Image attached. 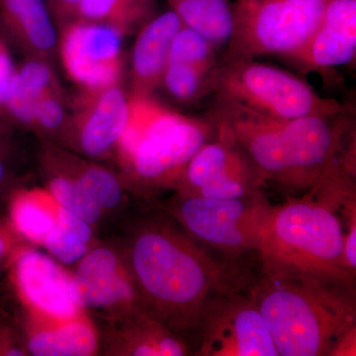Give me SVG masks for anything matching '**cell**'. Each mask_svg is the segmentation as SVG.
<instances>
[{
  "mask_svg": "<svg viewBox=\"0 0 356 356\" xmlns=\"http://www.w3.org/2000/svg\"><path fill=\"white\" fill-rule=\"evenodd\" d=\"M123 252L146 310L186 339L232 276L165 210L140 205L109 238Z\"/></svg>",
  "mask_w": 356,
  "mask_h": 356,
  "instance_id": "obj_1",
  "label": "cell"
},
{
  "mask_svg": "<svg viewBox=\"0 0 356 356\" xmlns=\"http://www.w3.org/2000/svg\"><path fill=\"white\" fill-rule=\"evenodd\" d=\"M243 285L266 321L280 355H332L355 330L353 286L264 266L257 280Z\"/></svg>",
  "mask_w": 356,
  "mask_h": 356,
  "instance_id": "obj_2",
  "label": "cell"
},
{
  "mask_svg": "<svg viewBox=\"0 0 356 356\" xmlns=\"http://www.w3.org/2000/svg\"><path fill=\"white\" fill-rule=\"evenodd\" d=\"M212 119L202 120L166 109L153 96L130 93V115L116 151L115 168L140 204H154L177 191L189 161L210 140Z\"/></svg>",
  "mask_w": 356,
  "mask_h": 356,
  "instance_id": "obj_3",
  "label": "cell"
},
{
  "mask_svg": "<svg viewBox=\"0 0 356 356\" xmlns=\"http://www.w3.org/2000/svg\"><path fill=\"white\" fill-rule=\"evenodd\" d=\"M344 231L331 204L306 196L269 205L255 252L261 266L353 286L355 273L343 257Z\"/></svg>",
  "mask_w": 356,
  "mask_h": 356,
  "instance_id": "obj_4",
  "label": "cell"
},
{
  "mask_svg": "<svg viewBox=\"0 0 356 356\" xmlns=\"http://www.w3.org/2000/svg\"><path fill=\"white\" fill-rule=\"evenodd\" d=\"M210 88L216 97L276 120L337 114L346 106L318 95L291 72L255 60L218 63Z\"/></svg>",
  "mask_w": 356,
  "mask_h": 356,
  "instance_id": "obj_5",
  "label": "cell"
},
{
  "mask_svg": "<svg viewBox=\"0 0 356 356\" xmlns=\"http://www.w3.org/2000/svg\"><path fill=\"white\" fill-rule=\"evenodd\" d=\"M330 0H236L234 29L220 62L286 58L303 48Z\"/></svg>",
  "mask_w": 356,
  "mask_h": 356,
  "instance_id": "obj_6",
  "label": "cell"
},
{
  "mask_svg": "<svg viewBox=\"0 0 356 356\" xmlns=\"http://www.w3.org/2000/svg\"><path fill=\"white\" fill-rule=\"evenodd\" d=\"M172 194L154 205L170 214L194 241L231 257L255 252L259 228L269 207L261 193L229 199Z\"/></svg>",
  "mask_w": 356,
  "mask_h": 356,
  "instance_id": "obj_7",
  "label": "cell"
},
{
  "mask_svg": "<svg viewBox=\"0 0 356 356\" xmlns=\"http://www.w3.org/2000/svg\"><path fill=\"white\" fill-rule=\"evenodd\" d=\"M197 332L200 355H280L261 312L238 278H232L210 299Z\"/></svg>",
  "mask_w": 356,
  "mask_h": 356,
  "instance_id": "obj_8",
  "label": "cell"
},
{
  "mask_svg": "<svg viewBox=\"0 0 356 356\" xmlns=\"http://www.w3.org/2000/svg\"><path fill=\"white\" fill-rule=\"evenodd\" d=\"M70 268L79 306L95 322L146 310L125 257L111 238L98 241Z\"/></svg>",
  "mask_w": 356,
  "mask_h": 356,
  "instance_id": "obj_9",
  "label": "cell"
},
{
  "mask_svg": "<svg viewBox=\"0 0 356 356\" xmlns=\"http://www.w3.org/2000/svg\"><path fill=\"white\" fill-rule=\"evenodd\" d=\"M129 115L130 93L121 83L99 89L81 88L55 144L83 158L106 163L113 161Z\"/></svg>",
  "mask_w": 356,
  "mask_h": 356,
  "instance_id": "obj_10",
  "label": "cell"
},
{
  "mask_svg": "<svg viewBox=\"0 0 356 356\" xmlns=\"http://www.w3.org/2000/svg\"><path fill=\"white\" fill-rule=\"evenodd\" d=\"M4 273L8 293L21 309L56 318L72 317L83 312L70 267L41 248L21 245L7 262Z\"/></svg>",
  "mask_w": 356,
  "mask_h": 356,
  "instance_id": "obj_11",
  "label": "cell"
},
{
  "mask_svg": "<svg viewBox=\"0 0 356 356\" xmlns=\"http://www.w3.org/2000/svg\"><path fill=\"white\" fill-rule=\"evenodd\" d=\"M214 122L216 140H208L194 154L177 193L199 197L243 198L259 193L266 184L226 126Z\"/></svg>",
  "mask_w": 356,
  "mask_h": 356,
  "instance_id": "obj_12",
  "label": "cell"
},
{
  "mask_svg": "<svg viewBox=\"0 0 356 356\" xmlns=\"http://www.w3.org/2000/svg\"><path fill=\"white\" fill-rule=\"evenodd\" d=\"M58 53L67 76L81 89L121 83L123 35L111 26L76 19L60 28Z\"/></svg>",
  "mask_w": 356,
  "mask_h": 356,
  "instance_id": "obj_13",
  "label": "cell"
},
{
  "mask_svg": "<svg viewBox=\"0 0 356 356\" xmlns=\"http://www.w3.org/2000/svg\"><path fill=\"white\" fill-rule=\"evenodd\" d=\"M356 0H330L317 30L303 48L285 58L302 74H327L355 62Z\"/></svg>",
  "mask_w": 356,
  "mask_h": 356,
  "instance_id": "obj_14",
  "label": "cell"
},
{
  "mask_svg": "<svg viewBox=\"0 0 356 356\" xmlns=\"http://www.w3.org/2000/svg\"><path fill=\"white\" fill-rule=\"evenodd\" d=\"M99 334L98 356L188 355L189 344L146 310L95 322Z\"/></svg>",
  "mask_w": 356,
  "mask_h": 356,
  "instance_id": "obj_15",
  "label": "cell"
},
{
  "mask_svg": "<svg viewBox=\"0 0 356 356\" xmlns=\"http://www.w3.org/2000/svg\"><path fill=\"white\" fill-rule=\"evenodd\" d=\"M15 307L28 356L98 355L97 327L84 312L56 318Z\"/></svg>",
  "mask_w": 356,
  "mask_h": 356,
  "instance_id": "obj_16",
  "label": "cell"
},
{
  "mask_svg": "<svg viewBox=\"0 0 356 356\" xmlns=\"http://www.w3.org/2000/svg\"><path fill=\"white\" fill-rule=\"evenodd\" d=\"M35 156L42 186L62 207L88 222L100 240L109 238L114 229L113 222L86 193L72 172L67 149L51 140H40Z\"/></svg>",
  "mask_w": 356,
  "mask_h": 356,
  "instance_id": "obj_17",
  "label": "cell"
},
{
  "mask_svg": "<svg viewBox=\"0 0 356 356\" xmlns=\"http://www.w3.org/2000/svg\"><path fill=\"white\" fill-rule=\"evenodd\" d=\"M0 28L26 58L50 62L58 53V27L44 0H0Z\"/></svg>",
  "mask_w": 356,
  "mask_h": 356,
  "instance_id": "obj_18",
  "label": "cell"
},
{
  "mask_svg": "<svg viewBox=\"0 0 356 356\" xmlns=\"http://www.w3.org/2000/svg\"><path fill=\"white\" fill-rule=\"evenodd\" d=\"M182 25L168 10L140 26L131 56V95L149 97L161 86L173 39Z\"/></svg>",
  "mask_w": 356,
  "mask_h": 356,
  "instance_id": "obj_19",
  "label": "cell"
},
{
  "mask_svg": "<svg viewBox=\"0 0 356 356\" xmlns=\"http://www.w3.org/2000/svg\"><path fill=\"white\" fill-rule=\"evenodd\" d=\"M60 209V204L44 186L29 184L11 192L3 211L14 232L24 242L42 248L57 226Z\"/></svg>",
  "mask_w": 356,
  "mask_h": 356,
  "instance_id": "obj_20",
  "label": "cell"
},
{
  "mask_svg": "<svg viewBox=\"0 0 356 356\" xmlns=\"http://www.w3.org/2000/svg\"><path fill=\"white\" fill-rule=\"evenodd\" d=\"M182 24L202 35L218 49L228 44L234 29L228 0H166Z\"/></svg>",
  "mask_w": 356,
  "mask_h": 356,
  "instance_id": "obj_21",
  "label": "cell"
},
{
  "mask_svg": "<svg viewBox=\"0 0 356 356\" xmlns=\"http://www.w3.org/2000/svg\"><path fill=\"white\" fill-rule=\"evenodd\" d=\"M99 240L88 222L60 206L57 226L42 248L63 266L72 267Z\"/></svg>",
  "mask_w": 356,
  "mask_h": 356,
  "instance_id": "obj_22",
  "label": "cell"
},
{
  "mask_svg": "<svg viewBox=\"0 0 356 356\" xmlns=\"http://www.w3.org/2000/svg\"><path fill=\"white\" fill-rule=\"evenodd\" d=\"M154 0H81L79 19L111 26L123 36L153 17Z\"/></svg>",
  "mask_w": 356,
  "mask_h": 356,
  "instance_id": "obj_23",
  "label": "cell"
},
{
  "mask_svg": "<svg viewBox=\"0 0 356 356\" xmlns=\"http://www.w3.org/2000/svg\"><path fill=\"white\" fill-rule=\"evenodd\" d=\"M211 72L189 65L168 63L161 86L177 102L191 104L212 93Z\"/></svg>",
  "mask_w": 356,
  "mask_h": 356,
  "instance_id": "obj_24",
  "label": "cell"
},
{
  "mask_svg": "<svg viewBox=\"0 0 356 356\" xmlns=\"http://www.w3.org/2000/svg\"><path fill=\"white\" fill-rule=\"evenodd\" d=\"M218 48L202 35L182 25L173 39L168 63H179L212 72L218 65Z\"/></svg>",
  "mask_w": 356,
  "mask_h": 356,
  "instance_id": "obj_25",
  "label": "cell"
},
{
  "mask_svg": "<svg viewBox=\"0 0 356 356\" xmlns=\"http://www.w3.org/2000/svg\"><path fill=\"white\" fill-rule=\"evenodd\" d=\"M34 184L26 168V159L11 131L0 127V204L11 192L24 185Z\"/></svg>",
  "mask_w": 356,
  "mask_h": 356,
  "instance_id": "obj_26",
  "label": "cell"
},
{
  "mask_svg": "<svg viewBox=\"0 0 356 356\" xmlns=\"http://www.w3.org/2000/svg\"><path fill=\"white\" fill-rule=\"evenodd\" d=\"M10 299V308L0 306V356H28L15 304Z\"/></svg>",
  "mask_w": 356,
  "mask_h": 356,
  "instance_id": "obj_27",
  "label": "cell"
},
{
  "mask_svg": "<svg viewBox=\"0 0 356 356\" xmlns=\"http://www.w3.org/2000/svg\"><path fill=\"white\" fill-rule=\"evenodd\" d=\"M15 70L16 67L11 57L8 44L4 40L0 38V127L4 129H6L3 123L4 105Z\"/></svg>",
  "mask_w": 356,
  "mask_h": 356,
  "instance_id": "obj_28",
  "label": "cell"
},
{
  "mask_svg": "<svg viewBox=\"0 0 356 356\" xmlns=\"http://www.w3.org/2000/svg\"><path fill=\"white\" fill-rule=\"evenodd\" d=\"M27 243L14 232L3 212H0V274L3 273L7 262L14 250Z\"/></svg>",
  "mask_w": 356,
  "mask_h": 356,
  "instance_id": "obj_29",
  "label": "cell"
},
{
  "mask_svg": "<svg viewBox=\"0 0 356 356\" xmlns=\"http://www.w3.org/2000/svg\"><path fill=\"white\" fill-rule=\"evenodd\" d=\"M346 216L348 218V231L343 236V257L346 266L351 271L355 273L356 268V210L355 198L348 201L344 208Z\"/></svg>",
  "mask_w": 356,
  "mask_h": 356,
  "instance_id": "obj_30",
  "label": "cell"
},
{
  "mask_svg": "<svg viewBox=\"0 0 356 356\" xmlns=\"http://www.w3.org/2000/svg\"><path fill=\"white\" fill-rule=\"evenodd\" d=\"M58 29L79 19L81 0H44Z\"/></svg>",
  "mask_w": 356,
  "mask_h": 356,
  "instance_id": "obj_31",
  "label": "cell"
}]
</instances>
